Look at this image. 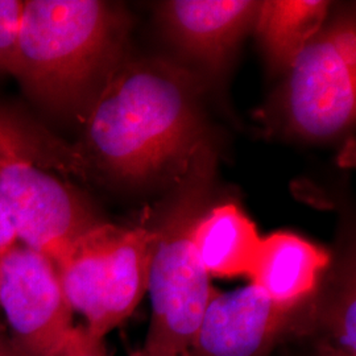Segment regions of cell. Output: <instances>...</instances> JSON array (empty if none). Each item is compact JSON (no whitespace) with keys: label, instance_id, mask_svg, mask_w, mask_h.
Wrapping results in <instances>:
<instances>
[{"label":"cell","instance_id":"6da1fadb","mask_svg":"<svg viewBox=\"0 0 356 356\" xmlns=\"http://www.w3.org/2000/svg\"><path fill=\"white\" fill-rule=\"evenodd\" d=\"M200 82L160 58H124L82 120L90 168L143 181L173 168L200 143Z\"/></svg>","mask_w":356,"mask_h":356},{"label":"cell","instance_id":"7a4b0ae2","mask_svg":"<svg viewBox=\"0 0 356 356\" xmlns=\"http://www.w3.org/2000/svg\"><path fill=\"white\" fill-rule=\"evenodd\" d=\"M129 16L101 0H26L13 76L47 113L82 123L91 103L124 60Z\"/></svg>","mask_w":356,"mask_h":356},{"label":"cell","instance_id":"3957f363","mask_svg":"<svg viewBox=\"0 0 356 356\" xmlns=\"http://www.w3.org/2000/svg\"><path fill=\"white\" fill-rule=\"evenodd\" d=\"M216 156L201 140L178 163L172 191L152 216L147 292L152 317L143 350L149 356H182L189 348L216 289L197 254L193 232L204 216Z\"/></svg>","mask_w":356,"mask_h":356},{"label":"cell","instance_id":"277c9868","mask_svg":"<svg viewBox=\"0 0 356 356\" xmlns=\"http://www.w3.org/2000/svg\"><path fill=\"white\" fill-rule=\"evenodd\" d=\"M152 231L101 222L53 263L73 312L103 339L135 312L147 292Z\"/></svg>","mask_w":356,"mask_h":356},{"label":"cell","instance_id":"5b68a950","mask_svg":"<svg viewBox=\"0 0 356 356\" xmlns=\"http://www.w3.org/2000/svg\"><path fill=\"white\" fill-rule=\"evenodd\" d=\"M288 72L284 106L298 135L325 140L351 126L356 110V32L351 19L321 31Z\"/></svg>","mask_w":356,"mask_h":356},{"label":"cell","instance_id":"8992f818","mask_svg":"<svg viewBox=\"0 0 356 356\" xmlns=\"http://www.w3.org/2000/svg\"><path fill=\"white\" fill-rule=\"evenodd\" d=\"M0 201L17 242L51 261L102 222L73 186L48 169L23 160L0 166Z\"/></svg>","mask_w":356,"mask_h":356},{"label":"cell","instance_id":"52a82bcc","mask_svg":"<svg viewBox=\"0 0 356 356\" xmlns=\"http://www.w3.org/2000/svg\"><path fill=\"white\" fill-rule=\"evenodd\" d=\"M0 307L23 356H42L74 326L54 263L15 243L0 251Z\"/></svg>","mask_w":356,"mask_h":356},{"label":"cell","instance_id":"ba28073f","mask_svg":"<svg viewBox=\"0 0 356 356\" xmlns=\"http://www.w3.org/2000/svg\"><path fill=\"white\" fill-rule=\"evenodd\" d=\"M312 301L280 305L254 284L231 292L216 289L182 356H269L291 334L312 331Z\"/></svg>","mask_w":356,"mask_h":356},{"label":"cell","instance_id":"9c48e42d","mask_svg":"<svg viewBox=\"0 0 356 356\" xmlns=\"http://www.w3.org/2000/svg\"><path fill=\"white\" fill-rule=\"evenodd\" d=\"M259 7L254 0H172L161 4L160 16L184 54L219 67L254 26Z\"/></svg>","mask_w":356,"mask_h":356},{"label":"cell","instance_id":"30bf717a","mask_svg":"<svg viewBox=\"0 0 356 356\" xmlns=\"http://www.w3.org/2000/svg\"><path fill=\"white\" fill-rule=\"evenodd\" d=\"M330 263L325 248L292 232H275L261 239L247 276L275 302L297 307L314 298Z\"/></svg>","mask_w":356,"mask_h":356},{"label":"cell","instance_id":"8fae6325","mask_svg":"<svg viewBox=\"0 0 356 356\" xmlns=\"http://www.w3.org/2000/svg\"><path fill=\"white\" fill-rule=\"evenodd\" d=\"M193 239L204 270L216 277L248 275L261 242L254 222L231 204L207 210Z\"/></svg>","mask_w":356,"mask_h":356},{"label":"cell","instance_id":"7c38bea8","mask_svg":"<svg viewBox=\"0 0 356 356\" xmlns=\"http://www.w3.org/2000/svg\"><path fill=\"white\" fill-rule=\"evenodd\" d=\"M329 7L325 0L260 1L254 26L272 67H291L306 44L322 31Z\"/></svg>","mask_w":356,"mask_h":356},{"label":"cell","instance_id":"4fadbf2b","mask_svg":"<svg viewBox=\"0 0 356 356\" xmlns=\"http://www.w3.org/2000/svg\"><path fill=\"white\" fill-rule=\"evenodd\" d=\"M29 161L48 170L88 178L91 168L76 145H69L48 131L0 113V166Z\"/></svg>","mask_w":356,"mask_h":356},{"label":"cell","instance_id":"5bb4252c","mask_svg":"<svg viewBox=\"0 0 356 356\" xmlns=\"http://www.w3.org/2000/svg\"><path fill=\"white\" fill-rule=\"evenodd\" d=\"M313 330L323 331L330 339L327 342L356 355V289L353 266L346 267L331 292L322 300L313 298Z\"/></svg>","mask_w":356,"mask_h":356},{"label":"cell","instance_id":"9a60e30c","mask_svg":"<svg viewBox=\"0 0 356 356\" xmlns=\"http://www.w3.org/2000/svg\"><path fill=\"white\" fill-rule=\"evenodd\" d=\"M24 0H0V73H7L13 58Z\"/></svg>","mask_w":356,"mask_h":356},{"label":"cell","instance_id":"2e32d148","mask_svg":"<svg viewBox=\"0 0 356 356\" xmlns=\"http://www.w3.org/2000/svg\"><path fill=\"white\" fill-rule=\"evenodd\" d=\"M42 356H107L103 339L94 337L85 325L73 326L64 339Z\"/></svg>","mask_w":356,"mask_h":356},{"label":"cell","instance_id":"e0dca14e","mask_svg":"<svg viewBox=\"0 0 356 356\" xmlns=\"http://www.w3.org/2000/svg\"><path fill=\"white\" fill-rule=\"evenodd\" d=\"M15 243H17L16 232L4 209V204L0 201V251L11 247Z\"/></svg>","mask_w":356,"mask_h":356},{"label":"cell","instance_id":"ac0fdd59","mask_svg":"<svg viewBox=\"0 0 356 356\" xmlns=\"http://www.w3.org/2000/svg\"><path fill=\"white\" fill-rule=\"evenodd\" d=\"M317 356H356L344 351L342 348L331 344L327 341H323L322 343L319 344L318 354Z\"/></svg>","mask_w":356,"mask_h":356},{"label":"cell","instance_id":"d6986e66","mask_svg":"<svg viewBox=\"0 0 356 356\" xmlns=\"http://www.w3.org/2000/svg\"><path fill=\"white\" fill-rule=\"evenodd\" d=\"M0 356H23L15 347L13 341L0 334Z\"/></svg>","mask_w":356,"mask_h":356},{"label":"cell","instance_id":"ffe728a7","mask_svg":"<svg viewBox=\"0 0 356 356\" xmlns=\"http://www.w3.org/2000/svg\"><path fill=\"white\" fill-rule=\"evenodd\" d=\"M129 356H149L143 348H140V350H138V351H135V353H132L131 355Z\"/></svg>","mask_w":356,"mask_h":356}]
</instances>
